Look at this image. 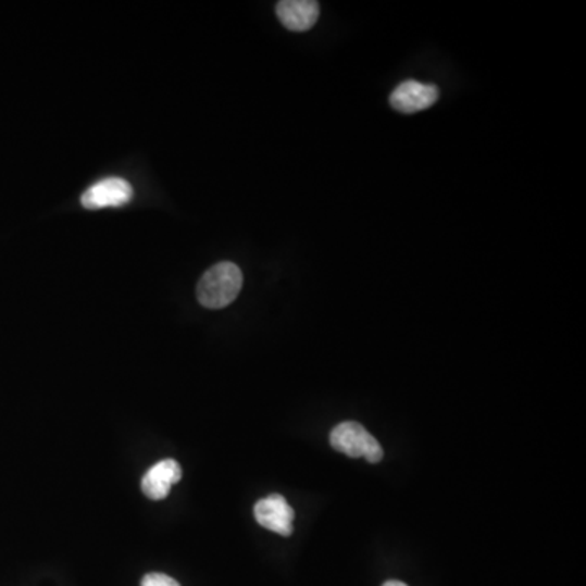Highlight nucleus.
I'll use <instances>...</instances> for the list:
<instances>
[{"label": "nucleus", "instance_id": "1", "mask_svg": "<svg viewBox=\"0 0 586 586\" xmlns=\"http://www.w3.org/2000/svg\"><path fill=\"white\" fill-rule=\"evenodd\" d=\"M244 287V273L237 264H215L205 271L198 284V300L202 307L221 310L237 300Z\"/></svg>", "mask_w": 586, "mask_h": 586}, {"label": "nucleus", "instance_id": "2", "mask_svg": "<svg viewBox=\"0 0 586 586\" xmlns=\"http://www.w3.org/2000/svg\"><path fill=\"white\" fill-rule=\"evenodd\" d=\"M331 447L350 458H365L369 463L383 460L382 445L359 422H342L329 435Z\"/></svg>", "mask_w": 586, "mask_h": 586}, {"label": "nucleus", "instance_id": "3", "mask_svg": "<svg viewBox=\"0 0 586 586\" xmlns=\"http://www.w3.org/2000/svg\"><path fill=\"white\" fill-rule=\"evenodd\" d=\"M134 198V189L129 182L123 178H107L91 186L82 196L80 202L85 209L121 208Z\"/></svg>", "mask_w": 586, "mask_h": 586}, {"label": "nucleus", "instance_id": "4", "mask_svg": "<svg viewBox=\"0 0 586 586\" xmlns=\"http://www.w3.org/2000/svg\"><path fill=\"white\" fill-rule=\"evenodd\" d=\"M254 519L263 528L277 535L290 536L294 533L295 512L286 497L280 494L261 499L254 506Z\"/></svg>", "mask_w": 586, "mask_h": 586}, {"label": "nucleus", "instance_id": "5", "mask_svg": "<svg viewBox=\"0 0 586 586\" xmlns=\"http://www.w3.org/2000/svg\"><path fill=\"white\" fill-rule=\"evenodd\" d=\"M438 88L435 85L408 80L399 84L389 97V103L399 113L412 114L428 110L438 101Z\"/></svg>", "mask_w": 586, "mask_h": 586}, {"label": "nucleus", "instance_id": "6", "mask_svg": "<svg viewBox=\"0 0 586 586\" xmlns=\"http://www.w3.org/2000/svg\"><path fill=\"white\" fill-rule=\"evenodd\" d=\"M182 466L175 460L159 461L144 474L142 484H140L144 496L155 502L166 499L172 487L182 481Z\"/></svg>", "mask_w": 586, "mask_h": 586}, {"label": "nucleus", "instance_id": "7", "mask_svg": "<svg viewBox=\"0 0 586 586\" xmlns=\"http://www.w3.org/2000/svg\"><path fill=\"white\" fill-rule=\"evenodd\" d=\"M280 23L290 32H308L320 18V3L314 0H283L276 7Z\"/></svg>", "mask_w": 586, "mask_h": 586}, {"label": "nucleus", "instance_id": "8", "mask_svg": "<svg viewBox=\"0 0 586 586\" xmlns=\"http://www.w3.org/2000/svg\"><path fill=\"white\" fill-rule=\"evenodd\" d=\"M140 586H182L175 578L169 577L165 574H147L142 578V584Z\"/></svg>", "mask_w": 586, "mask_h": 586}, {"label": "nucleus", "instance_id": "9", "mask_svg": "<svg viewBox=\"0 0 586 586\" xmlns=\"http://www.w3.org/2000/svg\"><path fill=\"white\" fill-rule=\"evenodd\" d=\"M383 586H408V585L402 584V582H398V581H389V582H386V584H383Z\"/></svg>", "mask_w": 586, "mask_h": 586}]
</instances>
